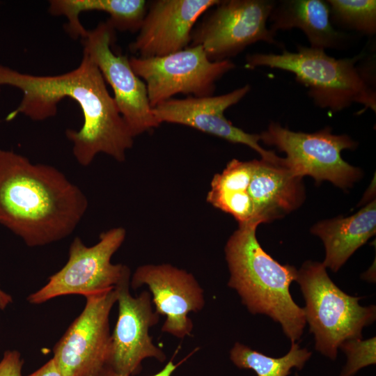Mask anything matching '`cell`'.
Wrapping results in <instances>:
<instances>
[{
    "mask_svg": "<svg viewBox=\"0 0 376 376\" xmlns=\"http://www.w3.org/2000/svg\"><path fill=\"white\" fill-rule=\"evenodd\" d=\"M0 86L19 88L22 98L6 120L22 113L34 121L54 116L57 104L69 97L80 107L84 123L79 130L68 129L66 137L72 143L77 162L88 166L99 153L118 162L125 159L134 136L121 116L113 97L96 65L83 53L79 66L56 75L22 73L0 64Z\"/></svg>",
    "mask_w": 376,
    "mask_h": 376,
    "instance_id": "obj_1",
    "label": "cell"
},
{
    "mask_svg": "<svg viewBox=\"0 0 376 376\" xmlns=\"http://www.w3.org/2000/svg\"><path fill=\"white\" fill-rule=\"evenodd\" d=\"M87 207L85 194L61 171L0 148V224L27 246L65 238Z\"/></svg>",
    "mask_w": 376,
    "mask_h": 376,
    "instance_id": "obj_2",
    "label": "cell"
},
{
    "mask_svg": "<svg viewBox=\"0 0 376 376\" xmlns=\"http://www.w3.org/2000/svg\"><path fill=\"white\" fill-rule=\"evenodd\" d=\"M258 225L239 224L228 239L225 246L230 272L228 285L237 291L250 313L267 315L281 324L291 343H296L306 322L303 308L290 292L298 270L281 265L263 249L256 235Z\"/></svg>",
    "mask_w": 376,
    "mask_h": 376,
    "instance_id": "obj_3",
    "label": "cell"
},
{
    "mask_svg": "<svg viewBox=\"0 0 376 376\" xmlns=\"http://www.w3.org/2000/svg\"><path fill=\"white\" fill-rule=\"evenodd\" d=\"M363 54L336 58L324 50L297 46V52L283 49L280 54L254 53L246 56L245 68L265 66L290 72L308 89V94L319 107L336 112L353 103L376 110L373 75L357 65Z\"/></svg>",
    "mask_w": 376,
    "mask_h": 376,
    "instance_id": "obj_4",
    "label": "cell"
},
{
    "mask_svg": "<svg viewBox=\"0 0 376 376\" xmlns=\"http://www.w3.org/2000/svg\"><path fill=\"white\" fill-rule=\"evenodd\" d=\"M296 281L305 299V320L314 334L317 351L331 360L347 340L362 338L364 327L376 317L375 306H362L361 297L348 295L329 278L322 263L306 261Z\"/></svg>",
    "mask_w": 376,
    "mask_h": 376,
    "instance_id": "obj_5",
    "label": "cell"
},
{
    "mask_svg": "<svg viewBox=\"0 0 376 376\" xmlns=\"http://www.w3.org/2000/svg\"><path fill=\"white\" fill-rule=\"evenodd\" d=\"M125 235L123 228H113L102 233L99 241L91 246L75 237L70 244L65 265L52 275L43 287L29 295L28 301L40 304L60 296L86 297L115 288L130 276L127 266L111 263Z\"/></svg>",
    "mask_w": 376,
    "mask_h": 376,
    "instance_id": "obj_6",
    "label": "cell"
},
{
    "mask_svg": "<svg viewBox=\"0 0 376 376\" xmlns=\"http://www.w3.org/2000/svg\"><path fill=\"white\" fill-rule=\"evenodd\" d=\"M260 136L265 144L286 154L283 165L295 177L310 175L317 182L329 180L345 189L361 176V171L341 157L342 150L355 148L357 143L347 135L331 134L329 127L305 133L272 122Z\"/></svg>",
    "mask_w": 376,
    "mask_h": 376,
    "instance_id": "obj_7",
    "label": "cell"
},
{
    "mask_svg": "<svg viewBox=\"0 0 376 376\" xmlns=\"http://www.w3.org/2000/svg\"><path fill=\"white\" fill-rule=\"evenodd\" d=\"M130 63L146 85L152 108L180 93L211 96L216 81L235 68L230 59L210 61L200 45L189 46L164 56H132Z\"/></svg>",
    "mask_w": 376,
    "mask_h": 376,
    "instance_id": "obj_8",
    "label": "cell"
},
{
    "mask_svg": "<svg viewBox=\"0 0 376 376\" xmlns=\"http://www.w3.org/2000/svg\"><path fill=\"white\" fill-rule=\"evenodd\" d=\"M274 4L269 0L219 1L194 28L189 46H201L215 62L229 60L259 41L279 45L267 26Z\"/></svg>",
    "mask_w": 376,
    "mask_h": 376,
    "instance_id": "obj_9",
    "label": "cell"
},
{
    "mask_svg": "<svg viewBox=\"0 0 376 376\" xmlns=\"http://www.w3.org/2000/svg\"><path fill=\"white\" fill-rule=\"evenodd\" d=\"M86 304L53 348L63 376H99L108 365L111 336L109 314L117 301L115 288L85 297Z\"/></svg>",
    "mask_w": 376,
    "mask_h": 376,
    "instance_id": "obj_10",
    "label": "cell"
},
{
    "mask_svg": "<svg viewBox=\"0 0 376 376\" xmlns=\"http://www.w3.org/2000/svg\"><path fill=\"white\" fill-rule=\"evenodd\" d=\"M116 30L100 23L81 39L84 52L100 70L113 92L118 109L134 137L159 125L148 97L146 85L133 71L130 58L112 50Z\"/></svg>",
    "mask_w": 376,
    "mask_h": 376,
    "instance_id": "obj_11",
    "label": "cell"
},
{
    "mask_svg": "<svg viewBox=\"0 0 376 376\" xmlns=\"http://www.w3.org/2000/svg\"><path fill=\"white\" fill-rule=\"evenodd\" d=\"M130 276L125 278L115 289L118 315L111 336L108 365L122 376H134L141 369L142 361L153 358L164 362L166 356L156 346L149 329L159 322V315L152 308L151 294L144 290L137 297L130 292Z\"/></svg>",
    "mask_w": 376,
    "mask_h": 376,
    "instance_id": "obj_12",
    "label": "cell"
},
{
    "mask_svg": "<svg viewBox=\"0 0 376 376\" xmlns=\"http://www.w3.org/2000/svg\"><path fill=\"white\" fill-rule=\"evenodd\" d=\"M250 90L251 86L246 84L217 96L171 98L152 108V111L159 125L169 123L189 126L232 143L246 145L259 153L263 159L281 164L282 158L260 146V134L245 132L224 116V111L238 103Z\"/></svg>",
    "mask_w": 376,
    "mask_h": 376,
    "instance_id": "obj_13",
    "label": "cell"
},
{
    "mask_svg": "<svg viewBox=\"0 0 376 376\" xmlns=\"http://www.w3.org/2000/svg\"><path fill=\"white\" fill-rule=\"evenodd\" d=\"M130 285L134 290L148 287L155 311L166 316L163 332L180 339L191 335L194 324L189 313L201 311L205 302L203 289L192 274L170 264L144 265L136 269Z\"/></svg>",
    "mask_w": 376,
    "mask_h": 376,
    "instance_id": "obj_14",
    "label": "cell"
},
{
    "mask_svg": "<svg viewBox=\"0 0 376 376\" xmlns=\"http://www.w3.org/2000/svg\"><path fill=\"white\" fill-rule=\"evenodd\" d=\"M219 0H155L148 9L130 49L138 57L166 56L189 46L200 16Z\"/></svg>",
    "mask_w": 376,
    "mask_h": 376,
    "instance_id": "obj_15",
    "label": "cell"
},
{
    "mask_svg": "<svg viewBox=\"0 0 376 376\" xmlns=\"http://www.w3.org/2000/svg\"><path fill=\"white\" fill-rule=\"evenodd\" d=\"M301 178L294 176L283 164L261 159L252 160L247 187L255 219L268 222L296 209L301 203Z\"/></svg>",
    "mask_w": 376,
    "mask_h": 376,
    "instance_id": "obj_16",
    "label": "cell"
},
{
    "mask_svg": "<svg viewBox=\"0 0 376 376\" xmlns=\"http://www.w3.org/2000/svg\"><path fill=\"white\" fill-rule=\"evenodd\" d=\"M269 29H301L310 47L325 50L340 48L346 40V34L336 30L331 21L330 8L322 0H284L275 2L269 17Z\"/></svg>",
    "mask_w": 376,
    "mask_h": 376,
    "instance_id": "obj_17",
    "label": "cell"
},
{
    "mask_svg": "<svg viewBox=\"0 0 376 376\" xmlns=\"http://www.w3.org/2000/svg\"><path fill=\"white\" fill-rule=\"evenodd\" d=\"M375 230L374 200L354 215L318 223L311 232L324 242L326 256L323 265L336 272L357 249L375 234Z\"/></svg>",
    "mask_w": 376,
    "mask_h": 376,
    "instance_id": "obj_18",
    "label": "cell"
},
{
    "mask_svg": "<svg viewBox=\"0 0 376 376\" xmlns=\"http://www.w3.org/2000/svg\"><path fill=\"white\" fill-rule=\"evenodd\" d=\"M49 12L65 16L66 31L74 39L84 38L87 30L79 20V14L86 11H102L109 15L107 21L115 30L139 31L147 11L148 3L144 0H51Z\"/></svg>",
    "mask_w": 376,
    "mask_h": 376,
    "instance_id": "obj_19",
    "label": "cell"
},
{
    "mask_svg": "<svg viewBox=\"0 0 376 376\" xmlns=\"http://www.w3.org/2000/svg\"><path fill=\"white\" fill-rule=\"evenodd\" d=\"M251 172L252 160L232 159L221 173L214 176L207 196L208 203L231 214L239 224L258 223L246 191Z\"/></svg>",
    "mask_w": 376,
    "mask_h": 376,
    "instance_id": "obj_20",
    "label": "cell"
},
{
    "mask_svg": "<svg viewBox=\"0 0 376 376\" xmlns=\"http://www.w3.org/2000/svg\"><path fill=\"white\" fill-rule=\"evenodd\" d=\"M311 354L306 348L292 343L285 355L274 358L237 342L230 351V359L237 368L251 369L257 376H288L294 368L302 369Z\"/></svg>",
    "mask_w": 376,
    "mask_h": 376,
    "instance_id": "obj_21",
    "label": "cell"
},
{
    "mask_svg": "<svg viewBox=\"0 0 376 376\" xmlns=\"http://www.w3.org/2000/svg\"><path fill=\"white\" fill-rule=\"evenodd\" d=\"M331 21L343 28L372 36L376 32V1L328 0Z\"/></svg>",
    "mask_w": 376,
    "mask_h": 376,
    "instance_id": "obj_22",
    "label": "cell"
},
{
    "mask_svg": "<svg viewBox=\"0 0 376 376\" xmlns=\"http://www.w3.org/2000/svg\"><path fill=\"white\" fill-rule=\"evenodd\" d=\"M375 337L349 339L339 347L347 356L340 376H354L360 369L376 363Z\"/></svg>",
    "mask_w": 376,
    "mask_h": 376,
    "instance_id": "obj_23",
    "label": "cell"
},
{
    "mask_svg": "<svg viewBox=\"0 0 376 376\" xmlns=\"http://www.w3.org/2000/svg\"><path fill=\"white\" fill-rule=\"evenodd\" d=\"M24 363L17 350H6L0 361V376H22Z\"/></svg>",
    "mask_w": 376,
    "mask_h": 376,
    "instance_id": "obj_24",
    "label": "cell"
},
{
    "mask_svg": "<svg viewBox=\"0 0 376 376\" xmlns=\"http://www.w3.org/2000/svg\"><path fill=\"white\" fill-rule=\"evenodd\" d=\"M178 364H174L172 360H170L166 366L157 373L151 375V376H171L173 373L175 371L178 367ZM99 376H122L114 370H113L110 367L105 366L102 370Z\"/></svg>",
    "mask_w": 376,
    "mask_h": 376,
    "instance_id": "obj_25",
    "label": "cell"
},
{
    "mask_svg": "<svg viewBox=\"0 0 376 376\" xmlns=\"http://www.w3.org/2000/svg\"><path fill=\"white\" fill-rule=\"evenodd\" d=\"M27 376H63L52 358L36 371Z\"/></svg>",
    "mask_w": 376,
    "mask_h": 376,
    "instance_id": "obj_26",
    "label": "cell"
},
{
    "mask_svg": "<svg viewBox=\"0 0 376 376\" xmlns=\"http://www.w3.org/2000/svg\"><path fill=\"white\" fill-rule=\"evenodd\" d=\"M10 302H12V297L0 290V308L4 309Z\"/></svg>",
    "mask_w": 376,
    "mask_h": 376,
    "instance_id": "obj_27",
    "label": "cell"
},
{
    "mask_svg": "<svg viewBox=\"0 0 376 376\" xmlns=\"http://www.w3.org/2000/svg\"><path fill=\"white\" fill-rule=\"evenodd\" d=\"M296 376H298V375L296 374Z\"/></svg>",
    "mask_w": 376,
    "mask_h": 376,
    "instance_id": "obj_28",
    "label": "cell"
}]
</instances>
